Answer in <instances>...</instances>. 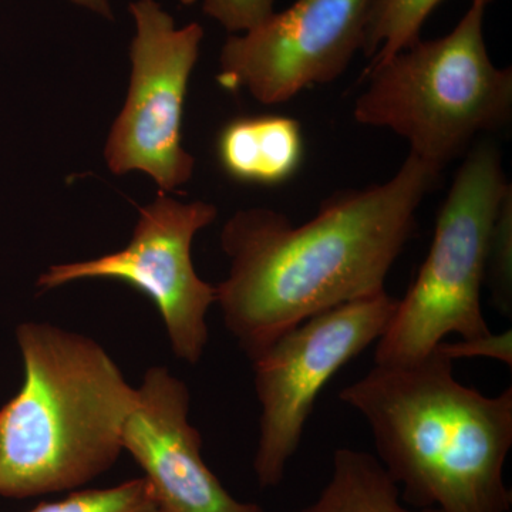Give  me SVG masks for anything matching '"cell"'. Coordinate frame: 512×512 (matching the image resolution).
<instances>
[{
	"label": "cell",
	"instance_id": "obj_1",
	"mask_svg": "<svg viewBox=\"0 0 512 512\" xmlns=\"http://www.w3.org/2000/svg\"><path fill=\"white\" fill-rule=\"evenodd\" d=\"M440 173L410 153L389 181L333 194L305 224L268 208L232 215L221 232L229 274L215 288L245 355L312 316L386 291Z\"/></svg>",
	"mask_w": 512,
	"mask_h": 512
},
{
	"label": "cell",
	"instance_id": "obj_2",
	"mask_svg": "<svg viewBox=\"0 0 512 512\" xmlns=\"http://www.w3.org/2000/svg\"><path fill=\"white\" fill-rule=\"evenodd\" d=\"M339 399L365 419L404 505L510 512L511 386L497 396L464 386L436 348L417 362L373 366Z\"/></svg>",
	"mask_w": 512,
	"mask_h": 512
},
{
	"label": "cell",
	"instance_id": "obj_3",
	"mask_svg": "<svg viewBox=\"0 0 512 512\" xmlns=\"http://www.w3.org/2000/svg\"><path fill=\"white\" fill-rule=\"evenodd\" d=\"M16 338L25 380L0 409V495L77 490L119 460L136 389L80 333L28 322Z\"/></svg>",
	"mask_w": 512,
	"mask_h": 512
},
{
	"label": "cell",
	"instance_id": "obj_4",
	"mask_svg": "<svg viewBox=\"0 0 512 512\" xmlns=\"http://www.w3.org/2000/svg\"><path fill=\"white\" fill-rule=\"evenodd\" d=\"M487 0H473L448 35L416 40L370 64L353 116L387 128L410 153L437 170L460 157L481 133L511 119L512 69L495 66L484 36Z\"/></svg>",
	"mask_w": 512,
	"mask_h": 512
},
{
	"label": "cell",
	"instance_id": "obj_5",
	"mask_svg": "<svg viewBox=\"0 0 512 512\" xmlns=\"http://www.w3.org/2000/svg\"><path fill=\"white\" fill-rule=\"evenodd\" d=\"M510 190L495 144L471 148L437 215L429 254L376 342L375 365L417 362L450 335L493 332L481 295L491 232Z\"/></svg>",
	"mask_w": 512,
	"mask_h": 512
},
{
	"label": "cell",
	"instance_id": "obj_6",
	"mask_svg": "<svg viewBox=\"0 0 512 512\" xmlns=\"http://www.w3.org/2000/svg\"><path fill=\"white\" fill-rule=\"evenodd\" d=\"M397 302L383 291L336 306L282 333L252 357L261 404L254 471L262 488L284 480L320 392L343 366L380 339Z\"/></svg>",
	"mask_w": 512,
	"mask_h": 512
},
{
	"label": "cell",
	"instance_id": "obj_7",
	"mask_svg": "<svg viewBox=\"0 0 512 512\" xmlns=\"http://www.w3.org/2000/svg\"><path fill=\"white\" fill-rule=\"evenodd\" d=\"M130 10L136 23L130 86L104 157L111 173L141 171L161 191L170 192L188 183L194 173V157L181 141V124L204 29L200 23L177 28L156 0H136Z\"/></svg>",
	"mask_w": 512,
	"mask_h": 512
},
{
	"label": "cell",
	"instance_id": "obj_8",
	"mask_svg": "<svg viewBox=\"0 0 512 512\" xmlns=\"http://www.w3.org/2000/svg\"><path fill=\"white\" fill-rule=\"evenodd\" d=\"M217 214L210 202H181L161 192L140 208L126 248L89 261L50 266L37 286L49 291L82 279L123 282L156 305L174 355L197 365L208 343L207 313L217 303V288L195 272L191 245Z\"/></svg>",
	"mask_w": 512,
	"mask_h": 512
},
{
	"label": "cell",
	"instance_id": "obj_9",
	"mask_svg": "<svg viewBox=\"0 0 512 512\" xmlns=\"http://www.w3.org/2000/svg\"><path fill=\"white\" fill-rule=\"evenodd\" d=\"M373 0H295L222 46L218 83L266 106L345 73L365 45Z\"/></svg>",
	"mask_w": 512,
	"mask_h": 512
},
{
	"label": "cell",
	"instance_id": "obj_10",
	"mask_svg": "<svg viewBox=\"0 0 512 512\" xmlns=\"http://www.w3.org/2000/svg\"><path fill=\"white\" fill-rule=\"evenodd\" d=\"M190 392L167 367L147 370L123 430V448L143 468L160 512H265L225 490L202 458Z\"/></svg>",
	"mask_w": 512,
	"mask_h": 512
},
{
	"label": "cell",
	"instance_id": "obj_11",
	"mask_svg": "<svg viewBox=\"0 0 512 512\" xmlns=\"http://www.w3.org/2000/svg\"><path fill=\"white\" fill-rule=\"evenodd\" d=\"M217 153L222 170L239 183L281 184L302 163L301 126L289 117H239L222 127Z\"/></svg>",
	"mask_w": 512,
	"mask_h": 512
},
{
	"label": "cell",
	"instance_id": "obj_12",
	"mask_svg": "<svg viewBox=\"0 0 512 512\" xmlns=\"http://www.w3.org/2000/svg\"><path fill=\"white\" fill-rule=\"evenodd\" d=\"M296 512H441L407 507L377 457L355 448L333 454L332 476L315 503Z\"/></svg>",
	"mask_w": 512,
	"mask_h": 512
},
{
	"label": "cell",
	"instance_id": "obj_13",
	"mask_svg": "<svg viewBox=\"0 0 512 512\" xmlns=\"http://www.w3.org/2000/svg\"><path fill=\"white\" fill-rule=\"evenodd\" d=\"M443 0H373L363 53L376 64L420 39L421 28ZM488 3L491 0H487Z\"/></svg>",
	"mask_w": 512,
	"mask_h": 512
},
{
	"label": "cell",
	"instance_id": "obj_14",
	"mask_svg": "<svg viewBox=\"0 0 512 512\" xmlns=\"http://www.w3.org/2000/svg\"><path fill=\"white\" fill-rule=\"evenodd\" d=\"M29 512H160L146 478L116 487L74 491L55 503H42Z\"/></svg>",
	"mask_w": 512,
	"mask_h": 512
},
{
	"label": "cell",
	"instance_id": "obj_15",
	"mask_svg": "<svg viewBox=\"0 0 512 512\" xmlns=\"http://www.w3.org/2000/svg\"><path fill=\"white\" fill-rule=\"evenodd\" d=\"M485 284L491 302L501 315H512V190L507 192L491 232Z\"/></svg>",
	"mask_w": 512,
	"mask_h": 512
},
{
	"label": "cell",
	"instance_id": "obj_16",
	"mask_svg": "<svg viewBox=\"0 0 512 512\" xmlns=\"http://www.w3.org/2000/svg\"><path fill=\"white\" fill-rule=\"evenodd\" d=\"M276 0H204L202 12L232 35H244L272 18Z\"/></svg>",
	"mask_w": 512,
	"mask_h": 512
},
{
	"label": "cell",
	"instance_id": "obj_17",
	"mask_svg": "<svg viewBox=\"0 0 512 512\" xmlns=\"http://www.w3.org/2000/svg\"><path fill=\"white\" fill-rule=\"evenodd\" d=\"M448 359L454 363L460 359H493L503 365L512 366V332L511 329L501 333H488L473 339H461L458 342H441L436 346Z\"/></svg>",
	"mask_w": 512,
	"mask_h": 512
},
{
	"label": "cell",
	"instance_id": "obj_18",
	"mask_svg": "<svg viewBox=\"0 0 512 512\" xmlns=\"http://www.w3.org/2000/svg\"><path fill=\"white\" fill-rule=\"evenodd\" d=\"M70 2L80 6V8L99 13V15L104 16V18H111L110 0H70Z\"/></svg>",
	"mask_w": 512,
	"mask_h": 512
}]
</instances>
